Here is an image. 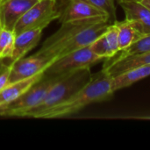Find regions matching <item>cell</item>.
<instances>
[{
	"label": "cell",
	"instance_id": "14",
	"mask_svg": "<svg viewBox=\"0 0 150 150\" xmlns=\"http://www.w3.org/2000/svg\"><path fill=\"white\" fill-rule=\"evenodd\" d=\"M42 75L43 73L38 74L32 77H28L10 83L0 92V105L9 104L17 99L23 93H25L33 83H35L42 76Z\"/></svg>",
	"mask_w": 150,
	"mask_h": 150
},
{
	"label": "cell",
	"instance_id": "19",
	"mask_svg": "<svg viewBox=\"0 0 150 150\" xmlns=\"http://www.w3.org/2000/svg\"><path fill=\"white\" fill-rule=\"evenodd\" d=\"M93 5L103 11L108 17L111 24H113L116 19V0H89Z\"/></svg>",
	"mask_w": 150,
	"mask_h": 150
},
{
	"label": "cell",
	"instance_id": "20",
	"mask_svg": "<svg viewBox=\"0 0 150 150\" xmlns=\"http://www.w3.org/2000/svg\"><path fill=\"white\" fill-rule=\"evenodd\" d=\"M10 74H11V65H8L0 73V92L10 84Z\"/></svg>",
	"mask_w": 150,
	"mask_h": 150
},
{
	"label": "cell",
	"instance_id": "11",
	"mask_svg": "<svg viewBox=\"0 0 150 150\" xmlns=\"http://www.w3.org/2000/svg\"><path fill=\"white\" fill-rule=\"evenodd\" d=\"M42 30L41 29H32L23 32L16 35L14 50L11 57L9 59L10 64H12L16 61L25 57V55L33 50L40 42L41 39Z\"/></svg>",
	"mask_w": 150,
	"mask_h": 150
},
{
	"label": "cell",
	"instance_id": "5",
	"mask_svg": "<svg viewBox=\"0 0 150 150\" xmlns=\"http://www.w3.org/2000/svg\"><path fill=\"white\" fill-rule=\"evenodd\" d=\"M105 61L95 54L89 47H85L55 59L44 71L47 76H66L83 68H91L93 65Z\"/></svg>",
	"mask_w": 150,
	"mask_h": 150
},
{
	"label": "cell",
	"instance_id": "12",
	"mask_svg": "<svg viewBox=\"0 0 150 150\" xmlns=\"http://www.w3.org/2000/svg\"><path fill=\"white\" fill-rule=\"evenodd\" d=\"M150 64V51L128 55L114 61L107 65H103L102 69H106L109 75L113 77L128 69Z\"/></svg>",
	"mask_w": 150,
	"mask_h": 150
},
{
	"label": "cell",
	"instance_id": "1",
	"mask_svg": "<svg viewBox=\"0 0 150 150\" xmlns=\"http://www.w3.org/2000/svg\"><path fill=\"white\" fill-rule=\"evenodd\" d=\"M111 23L105 17H96L62 23L36 52L48 59H55L72 51L89 47L102 35Z\"/></svg>",
	"mask_w": 150,
	"mask_h": 150
},
{
	"label": "cell",
	"instance_id": "18",
	"mask_svg": "<svg viewBox=\"0 0 150 150\" xmlns=\"http://www.w3.org/2000/svg\"><path fill=\"white\" fill-rule=\"evenodd\" d=\"M105 42L109 48L111 57H112L116 53L119 52V38H118V28L116 25L111 24L107 30L104 33ZM110 57V58H111Z\"/></svg>",
	"mask_w": 150,
	"mask_h": 150
},
{
	"label": "cell",
	"instance_id": "2",
	"mask_svg": "<svg viewBox=\"0 0 150 150\" xmlns=\"http://www.w3.org/2000/svg\"><path fill=\"white\" fill-rule=\"evenodd\" d=\"M113 94L112 76L106 69H102L99 72L92 74L90 82L71 98L47 111L40 119H56L70 116L89 105L110 99Z\"/></svg>",
	"mask_w": 150,
	"mask_h": 150
},
{
	"label": "cell",
	"instance_id": "7",
	"mask_svg": "<svg viewBox=\"0 0 150 150\" xmlns=\"http://www.w3.org/2000/svg\"><path fill=\"white\" fill-rule=\"evenodd\" d=\"M55 5L59 13L58 20L61 24L96 17L108 18L103 11L93 5L89 0H55Z\"/></svg>",
	"mask_w": 150,
	"mask_h": 150
},
{
	"label": "cell",
	"instance_id": "22",
	"mask_svg": "<svg viewBox=\"0 0 150 150\" xmlns=\"http://www.w3.org/2000/svg\"><path fill=\"white\" fill-rule=\"evenodd\" d=\"M2 62H3V61H1V60H0V73H1V72H2V71H3V70H4V69L6 68V67H7V66H8V65L2 66V65H3V64H2Z\"/></svg>",
	"mask_w": 150,
	"mask_h": 150
},
{
	"label": "cell",
	"instance_id": "24",
	"mask_svg": "<svg viewBox=\"0 0 150 150\" xmlns=\"http://www.w3.org/2000/svg\"><path fill=\"white\" fill-rule=\"evenodd\" d=\"M2 1H3V0H0V3H1V2H2Z\"/></svg>",
	"mask_w": 150,
	"mask_h": 150
},
{
	"label": "cell",
	"instance_id": "17",
	"mask_svg": "<svg viewBox=\"0 0 150 150\" xmlns=\"http://www.w3.org/2000/svg\"><path fill=\"white\" fill-rule=\"evenodd\" d=\"M16 34L13 31L0 28V60L10 59L14 50Z\"/></svg>",
	"mask_w": 150,
	"mask_h": 150
},
{
	"label": "cell",
	"instance_id": "10",
	"mask_svg": "<svg viewBox=\"0 0 150 150\" xmlns=\"http://www.w3.org/2000/svg\"><path fill=\"white\" fill-rule=\"evenodd\" d=\"M37 0H3L0 3V28L14 32V28Z\"/></svg>",
	"mask_w": 150,
	"mask_h": 150
},
{
	"label": "cell",
	"instance_id": "21",
	"mask_svg": "<svg viewBox=\"0 0 150 150\" xmlns=\"http://www.w3.org/2000/svg\"><path fill=\"white\" fill-rule=\"evenodd\" d=\"M142 3L145 4L149 9L150 10V0H142Z\"/></svg>",
	"mask_w": 150,
	"mask_h": 150
},
{
	"label": "cell",
	"instance_id": "3",
	"mask_svg": "<svg viewBox=\"0 0 150 150\" xmlns=\"http://www.w3.org/2000/svg\"><path fill=\"white\" fill-rule=\"evenodd\" d=\"M91 76V68H83L64 76L50 89L44 100L38 106L25 112L22 117L40 119L47 111L71 98L90 82Z\"/></svg>",
	"mask_w": 150,
	"mask_h": 150
},
{
	"label": "cell",
	"instance_id": "13",
	"mask_svg": "<svg viewBox=\"0 0 150 150\" xmlns=\"http://www.w3.org/2000/svg\"><path fill=\"white\" fill-rule=\"evenodd\" d=\"M150 76V64L128 69L112 77V88L115 92L119 90L127 88L132 84Z\"/></svg>",
	"mask_w": 150,
	"mask_h": 150
},
{
	"label": "cell",
	"instance_id": "9",
	"mask_svg": "<svg viewBox=\"0 0 150 150\" xmlns=\"http://www.w3.org/2000/svg\"><path fill=\"white\" fill-rule=\"evenodd\" d=\"M123 10L126 19L130 21L142 35L150 33V10L137 0H116Z\"/></svg>",
	"mask_w": 150,
	"mask_h": 150
},
{
	"label": "cell",
	"instance_id": "8",
	"mask_svg": "<svg viewBox=\"0 0 150 150\" xmlns=\"http://www.w3.org/2000/svg\"><path fill=\"white\" fill-rule=\"evenodd\" d=\"M54 61L37 53L23 57L11 65L10 83L44 73Z\"/></svg>",
	"mask_w": 150,
	"mask_h": 150
},
{
	"label": "cell",
	"instance_id": "23",
	"mask_svg": "<svg viewBox=\"0 0 150 150\" xmlns=\"http://www.w3.org/2000/svg\"><path fill=\"white\" fill-rule=\"evenodd\" d=\"M2 107H3V105H0V115H1V111H2Z\"/></svg>",
	"mask_w": 150,
	"mask_h": 150
},
{
	"label": "cell",
	"instance_id": "26",
	"mask_svg": "<svg viewBox=\"0 0 150 150\" xmlns=\"http://www.w3.org/2000/svg\"><path fill=\"white\" fill-rule=\"evenodd\" d=\"M37 1H40V0H37Z\"/></svg>",
	"mask_w": 150,
	"mask_h": 150
},
{
	"label": "cell",
	"instance_id": "15",
	"mask_svg": "<svg viewBox=\"0 0 150 150\" xmlns=\"http://www.w3.org/2000/svg\"><path fill=\"white\" fill-rule=\"evenodd\" d=\"M118 28V38H119V51L123 50L139 40L142 36L134 25L127 19L121 21L116 20L114 22Z\"/></svg>",
	"mask_w": 150,
	"mask_h": 150
},
{
	"label": "cell",
	"instance_id": "16",
	"mask_svg": "<svg viewBox=\"0 0 150 150\" xmlns=\"http://www.w3.org/2000/svg\"><path fill=\"white\" fill-rule=\"evenodd\" d=\"M150 51V33L145 34L142 36L139 40H137L135 42H134L132 45H130L128 47L119 51L116 53L112 57L105 59L104 65H107L109 63L113 62L116 60H119L120 58L132 55V54H136L140 53H146Z\"/></svg>",
	"mask_w": 150,
	"mask_h": 150
},
{
	"label": "cell",
	"instance_id": "6",
	"mask_svg": "<svg viewBox=\"0 0 150 150\" xmlns=\"http://www.w3.org/2000/svg\"><path fill=\"white\" fill-rule=\"evenodd\" d=\"M55 0H40L30 7L17 23L14 33L19 34L32 29L43 30L51 22L58 19Z\"/></svg>",
	"mask_w": 150,
	"mask_h": 150
},
{
	"label": "cell",
	"instance_id": "4",
	"mask_svg": "<svg viewBox=\"0 0 150 150\" xmlns=\"http://www.w3.org/2000/svg\"><path fill=\"white\" fill-rule=\"evenodd\" d=\"M63 76H47L43 73L42 76L20 97L9 104L3 105L1 116L22 117L25 112L38 106L50 89Z\"/></svg>",
	"mask_w": 150,
	"mask_h": 150
},
{
	"label": "cell",
	"instance_id": "25",
	"mask_svg": "<svg viewBox=\"0 0 150 150\" xmlns=\"http://www.w3.org/2000/svg\"><path fill=\"white\" fill-rule=\"evenodd\" d=\"M137 1H142V0H137Z\"/></svg>",
	"mask_w": 150,
	"mask_h": 150
}]
</instances>
